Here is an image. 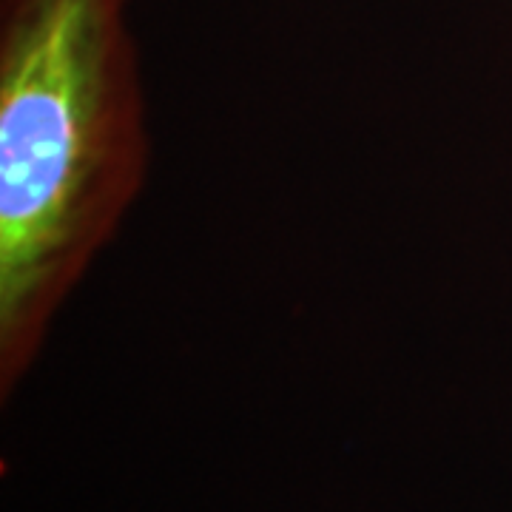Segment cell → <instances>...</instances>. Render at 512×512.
<instances>
[{
	"label": "cell",
	"mask_w": 512,
	"mask_h": 512,
	"mask_svg": "<svg viewBox=\"0 0 512 512\" xmlns=\"http://www.w3.org/2000/svg\"><path fill=\"white\" fill-rule=\"evenodd\" d=\"M131 0H0V387L146 191L148 103Z\"/></svg>",
	"instance_id": "1"
}]
</instances>
